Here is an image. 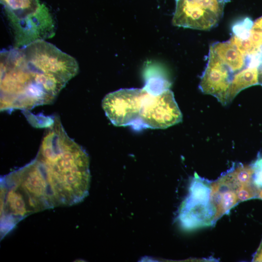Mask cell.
I'll return each instance as SVG.
<instances>
[{"label":"cell","instance_id":"6da1fadb","mask_svg":"<svg viewBox=\"0 0 262 262\" xmlns=\"http://www.w3.org/2000/svg\"><path fill=\"white\" fill-rule=\"evenodd\" d=\"M35 159L56 207L71 206L88 195L91 175L86 152L66 133L59 117L46 130Z\"/></svg>","mask_w":262,"mask_h":262},{"label":"cell","instance_id":"7a4b0ae2","mask_svg":"<svg viewBox=\"0 0 262 262\" xmlns=\"http://www.w3.org/2000/svg\"><path fill=\"white\" fill-rule=\"evenodd\" d=\"M259 64L256 55L241 50L230 39L214 43L199 88L226 105L242 90L258 84Z\"/></svg>","mask_w":262,"mask_h":262},{"label":"cell","instance_id":"3957f363","mask_svg":"<svg viewBox=\"0 0 262 262\" xmlns=\"http://www.w3.org/2000/svg\"><path fill=\"white\" fill-rule=\"evenodd\" d=\"M36 73L28 64L20 48L0 52L1 111L30 110L54 100L37 81Z\"/></svg>","mask_w":262,"mask_h":262},{"label":"cell","instance_id":"277c9868","mask_svg":"<svg viewBox=\"0 0 262 262\" xmlns=\"http://www.w3.org/2000/svg\"><path fill=\"white\" fill-rule=\"evenodd\" d=\"M170 85L166 80L154 78L142 88L138 130L165 129L182 121V114Z\"/></svg>","mask_w":262,"mask_h":262},{"label":"cell","instance_id":"5b68a950","mask_svg":"<svg viewBox=\"0 0 262 262\" xmlns=\"http://www.w3.org/2000/svg\"><path fill=\"white\" fill-rule=\"evenodd\" d=\"M182 227L193 230L212 226L218 219L212 198L211 182L195 173L189 192L180 206L178 216Z\"/></svg>","mask_w":262,"mask_h":262},{"label":"cell","instance_id":"8992f818","mask_svg":"<svg viewBox=\"0 0 262 262\" xmlns=\"http://www.w3.org/2000/svg\"><path fill=\"white\" fill-rule=\"evenodd\" d=\"M20 48L34 69L66 84L78 73L79 65L74 58L44 40L35 41Z\"/></svg>","mask_w":262,"mask_h":262},{"label":"cell","instance_id":"52a82bcc","mask_svg":"<svg viewBox=\"0 0 262 262\" xmlns=\"http://www.w3.org/2000/svg\"><path fill=\"white\" fill-rule=\"evenodd\" d=\"M174 26L209 30L217 25L222 17L229 0H175Z\"/></svg>","mask_w":262,"mask_h":262},{"label":"cell","instance_id":"ba28073f","mask_svg":"<svg viewBox=\"0 0 262 262\" xmlns=\"http://www.w3.org/2000/svg\"><path fill=\"white\" fill-rule=\"evenodd\" d=\"M142 88H123L106 95L102 101L106 115L116 126L138 129Z\"/></svg>","mask_w":262,"mask_h":262},{"label":"cell","instance_id":"9c48e42d","mask_svg":"<svg viewBox=\"0 0 262 262\" xmlns=\"http://www.w3.org/2000/svg\"><path fill=\"white\" fill-rule=\"evenodd\" d=\"M13 29L14 48H22L54 34V23L48 8L42 3L34 14L22 19H8Z\"/></svg>","mask_w":262,"mask_h":262},{"label":"cell","instance_id":"30bf717a","mask_svg":"<svg viewBox=\"0 0 262 262\" xmlns=\"http://www.w3.org/2000/svg\"><path fill=\"white\" fill-rule=\"evenodd\" d=\"M239 186L228 170L211 182L212 198L218 219L240 202L237 194Z\"/></svg>","mask_w":262,"mask_h":262},{"label":"cell","instance_id":"8fae6325","mask_svg":"<svg viewBox=\"0 0 262 262\" xmlns=\"http://www.w3.org/2000/svg\"><path fill=\"white\" fill-rule=\"evenodd\" d=\"M8 19H22L36 13L42 5L39 0H0Z\"/></svg>","mask_w":262,"mask_h":262},{"label":"cell","instance_id":"7c38bea8","mask_svg":"<svg viewBox=\"0 0 262 262\" xmlns=\"http://www.w3.org/2000/svg\"><path fill=\"white\" fill-rule=\"evenodd\" d=\"M251 165L253 171V184L260 191L262 189V155L258 154Z\"/></svg>","mask_w":262,"mask_h":262},{"label":"cell","instance_id":"4fadbf2b","mask_svg":"<svg viewBox=\"0 0 262 262\" xmlns=\"http://www.w3.org/2000/svg\"><path fill=\"white\" fill-rule=\"evenodd\" d=\"M251 33L256 40L262 46V16L253 22Z\"/></svg>","mask_w":262,"mask_h":262},{"label":"cell","instance_id":"5bb4252c","mask_svg":"<svg viewBox=\"0 0 262 262\" xmlns=\"http://www.w3.org/2000/svg\"><path fill=\"white\" fill-rule=\"evenodd\" d=\"M253 262H262V240L257 251L253 255Z\"/></svg>","mask_w":262,"mask_h":262},{"label":"cell","instance_id":"9a60e30c","mask_svg":"<svg viewBox=\"0 0 262 262\" xmlns=\"http://www.w3.org/2000/svg\"><path fill=\"white\" fill-rule=\"evenodd\" d=\"M258 84L262 86V64L258 69Z\"/></svg>","mask_w":262,"mask_h":262}]
</instances>
